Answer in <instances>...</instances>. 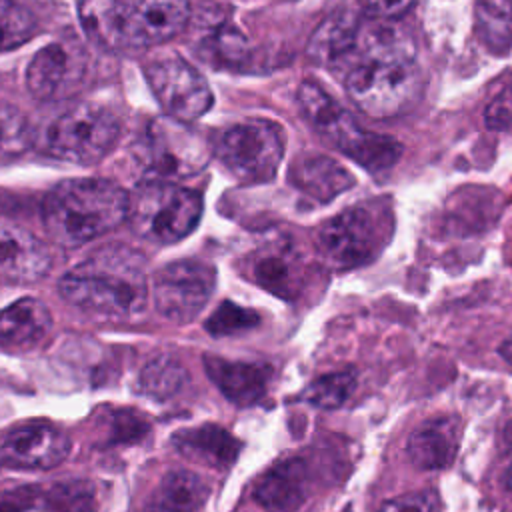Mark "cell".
Returning <instances> with one entry per match:
<instances>
[{"label": "cell", "instance_id": "22", "mask_svg": "<svg viewBox=\"0 0 512 512\" xmlns=\"http://www.w3.org/2000/svg\"><path fill=\"white\" fill-rule=\"evenodd\" d=\"M308 474L302 460H284L272 466L254 486V500L268 512H294L306 498Z\"/></svg>", "mask_w": 512, "mask_h": 512}, {"label": "cell", "instance_id": "12", "mask_svg": "<svg viewBox=\"0 0 512 512\" xmlns=\"http://www.w3.org/2000/svg\"><path fill=\"white\" fill-rule=\"evenodd\" d=\"M146 80L166 116L182 122L200 118L212 106V90L206 78L178 56L158 58L146 66Z\"/></svg>", "mask_w": 512, "mask_h": 512}, {"label": "cell", "instance_id": "16", "mask_svg": "<svg viewBox=\"0 0 512 512\" xmlns=\"http://www.w3.org/2000/svg\"><path fill=\"white\" fill-rule=\"evenodd\" d=\"M204 370L222 396L238 406H254L260 402L266 396L272 378V368L268 364L228 360L214 354L204 356Z\"/></svg>", "mask_w": 512, "mask_h": 512}, {"label": "cell", "instance_id": "29", "mask_svg": "<svg viewBox=\"0 0 512 512\" xmlns=\"http://www.w3.org/2000/svg\"><path fill=\"white\" fill-rule=\"evenodd\" d=\"M32 144L26 116L10 102L0 100V166L20 158Z\"/></svg>", "mask_w": 512, "mask_h": 512}, {"label": "cell", "instance_id": "28", "mask_svg": "<svg viewBox=\"0 0 512 512\" xmlns=\"http://www.w3.org/2000/svg\"><path fill=\"white\" fill-rule=\"evenodd\" d=\"M40 508L44 512H96V486L86 478L56 482L40 494Z\"/></svg>", "mask_w": 512, "mask_h": 512}, {"label": "cell", "instance_id": "9", "mask_svg": "<svg viewBox=\"0 0 512 512\" xmlns=\"http://www.w3.org/2000/svg\"><path fill=\"white\" fill-rule=\"evenodd\" d=\"M384 244V220L368 206L346 208L314 232L318 256L332 268L370 262Z\"/></svg>", "mask_w": 512, "mask_h": 512}, {"label": "cell", "instance_id": "39", "mask_svg": "<svg viewBox=\"0 0 512 512\" xmlns=\"http://www.w3.org/2000/svg\"><path fill=\"white\" fill-rule=\"evenodd\" d=\"M504 484L512 490V458H510V462L504 468Z\"/></svg>", "mask_w": 512, "mask_h": 512}, {"label": "cell", "instance_id": "10", "mask_svg": "<svg viewBox=\"0 0 512 512\" xmlns=\"http://www.w3.org/2000/svg\"><path fill=\"white\" fill-rule=\"evenodd\" d=\"M216 288V270L200 260H176L154 272L152 300L158 314L170 322H192Z\"/></svg>", "mask_w": 512, "mask_h": 512}, {"label": "cell", "instance_id": "32", "mask_svg": "<svg viewBox=\"0 0 512 512\" xmlns=\"http://www.w3.org/2000/svg\"><path fill=\"white\" fill-rule=\"evenodd\" d=\"M260 322L258 314L250 308H242L234 302H222L206 320L204 328L212 336H234L252 330Z\"/></svg>", "mask_w": 512, "mask_h": 512}, {"label": "cell", "instance_id": "4", "mask_svg": "<svg viewBox=\"0 0 512 512\" xmlns=\"http://www.w3.org/2000/svg\"><path fill=\"white\" fill-rule=\"evenodd\" d=\"M342 76L350 100L364 114L376 120H388L408 112L422 90V76L416 58H358Z\"/></svg>", "mask_w": 512, "mask_h": 512}, {"label": "cell", "instance_id": "5", "mask_svg": "<svg viewBox=\"0 0 512 512\" xmlns=\"http://www.w3.org/2000/svg\"><path fill=\"white\" fill-rule=\"evenodd\" d=\"M202 216L198 192L176 182L148 180L128 194V224L152 244H174L188 236Z\"/></svg>", "mask_w": 512, "mask_h": 512}, {"label": "cell", "instance_id": "3", "mask_svg": "<svg viewBox=\"0 0 512 512\" xmlns=\"http://www.w3.org/2000/svg\"><path fill=\"white\" fill-rule=\"evenodd\" d=\"M298 106L308 124L328 144L370 172L390 168L402 154V144L396 138L364 130L348 110L314 82L300 84Z\"/></svg>", "mask_w": 512, "mask_h": 512}, {"label": "cell", "instance_id": "15", "mask_svg": "<svg viewBox=\"0 0 512 512\" xmlns=\"http://www.w3.org/2000/svg\"><path fill=\"white\" fill-rule=\"evenodd\" d=\"M304 254L286 236L260 246L248 258V272L262 288L282 298H294L304 282Z\"/></svg>", "mask_w": 512, "mask_h": 512}, {"label": "cell", "instance_id": "19", "mask_svg": "<svg viewBox=\"0 0 512 512\" xmlns=\"http://www.w3.org/2000/svg\"><path fill=\"white\" fill-rule=\"evenodd\" d=\"M52 328V314L38 298H20L0 310V348L28 350Z\"/></svg>", "mask_w": 512, "mask_h": 512}, {"label": "cell", "instance_id": "14", "mask_svg": "<svg viewBox=\"0 0 512 512\" xmlns=\"http://www.w3.org/2000/svg\"><path fill=\"white\" fill-rule=\"evenodd\" d=\"M132 52L178 36L190 20L188 0H120Z\"/></svg>", "mask_w": 512, "mask_h": 512}, {"label": "cell", "instance_id": "31", "mask_svg": "<svg viewBox=\"0 0 512 512\" xmlns=\"http://www.w3.org/2000/svg\"><path fill=\"white\" fill-rule=\"evenodd\" d=\"M36 32L34 14L18 0H0V50L24 44Z\"/></svg>", "mask_w": 512, "mask_h": 512}, {"label": "cell", "instance_id": "34", "mask_svg": "<svg viewBox=\"0 0 512 512\" xmlns=\"http://www.w3.org/2000/svg\"><path fill=\"white\" fill-rule=\"evenodd\" d=\"M378 512H442V504L434 490H418L384 502Z\"/></svg>", "mask_w": 512, "mask_h": 512}, {"label": "cell", "instance_id": "26", "mask_svg": "<svg viewBox=\"0 0 512 512\" xmlns=\"http://www.w3.org/2000/svg\"><path fill=\"white\" fill-rule=\"evenodd\" d=\"M188 380L184 364L174 354L154 356L138 376V390L158 402L178 394Z\"/></svg>", "mask_w": 512, "mask_h": 512}, {"label": "cell", "instance_id": "8", "mask_svg": "<svg viewBox=\"0 0 512 512\" xmlns=\"http://www.w3.org/2000/svg\"><path fill=\"white\" fill-rule=\"evenodd\" d=\"M120 136L116 114L100 104H78L48 128L50 152L66 162L92 164L104 158Z\"/></svg>", "mask_w": 512, "mask_h": 512}, {"label": "cell", "instance_id": "37", "mask_svg": "<svg viewBox=\"0 0 512 512\" xmlns=\"http://www.w3.org/2000/svg\"><path fill=\"white\" fill-rule=\"evenodd\" d=\"M412 4L414 0H362V12L372 20H396Z\"/></svg>", "mask_w": 512, "mask_h": 512}, {"label": "cell", "instance_id": "2", "mask_svg": "<svg viewBox=\"0 0 512 512\" xmlns=\"http://www.w3.org/2000/svg\"><path fill=\"white\" fill-rule=\"evenodd\" d=\"M126 218L128 194L102 178L64 180L46 194L42 204L44 228L64 248L88 244Z\"/></svg>", "mask_w": 512, "mask_h": 512}, {"label": "cell", "instance_id": "36", "mask_svg": "<svg viewBox=\"0 0 512 512\" xmlns=\"http://www.w3.org/2000/svg\"><path fill=\"white\" fill-rule=\"evenodd\" d=\"M486 124L492 130L512 128V86L500 92L486 108Z\"/></svg>", "mask_w": 512, "mask_h": 512}, {"label": "cell", "instance_id": "21", "mask_svg": "<svg viewBox=\"0 0 512 512\" xmlns=\"http://www.w3.org/2000/svg\"><path fill=\"white\" fill-rule=\"evenodd\" d=\"M288 178L294 188L318 202H328L354 186V176L324 154L300 156L294 160Z\"/></svg>", "mask_w": 512, "mask_h": 512}, {"label": "cell", "instance_id": "1", "mask_svg": "<svg viewBox=\"0 0 512 512\" xmlns=\"http://www.w3.org/2000/svg\"><path fill=\"white\" fill-rule=\"evenodd\" d=\"M58 290L68 304L116 320L140 314L150 294L144 258L120 244L88 254L60 278Z\"/></svg>", "mask_w": 512, "mask_h": 512}, {"label": "cell", "instance_id": "24", "mask_svg": "<svg viewBox=\"0 0 512 512\" xmlns=\"http://www.w3.org/2000/svg\"><path fill=\"white\" fill-rule=\"evenodd\" d=\"M210 486L192 470H170L148 498V512H200Z\"/></svg>", "mask_w": 512, "mask_h": 512}, {"label": "cell", "instance_id": "30", "mask_svg": "<svg viewBox=\"0 0 512 512\" xmlns=\"http://www.w3.org/2000/svg\"><path fill=\"white\" fill-rule=\"evenodd\" d=\"M354 388H356V374L352 370H342V372L324 374L312 380L304 388L302 398L316 408L334 410V408H340L350 398Z\"/></svg>", "mask_w": 512, "mask_h": 512}, {"label": "cell", "instance_id": "18", "mask_svg": "<svg viewBox=\"0 0 512 512\" xmlns=\"http://www.w3.org/2000/svg\"><path fill=\"white\" fill-rule=\"evenodd\" d=\"M462 422L456 416H438L422 422L408 438L406 452L414 466L422 470L448 468L458 452Z\"/></svg>", "mask_w": 512, "mask_h": 512}, {"label": "cell", "instance_id": "25", "mask_svg": "<svg viewBox=\"0 0 512 512\" xmlns=\"http://www.w3.org/2000/svg\"><path fill=\"white\" fill-rule=\"evenodd\" d=\"M78 16L92 42L112 52H132L120 0H80Z\"/></svg>", "mask_w": 512, "mask_h": 512}, {"label": "cell", "instance_id": "17", "mask_svg": "<svg viewBox=\"0 0 512 512\" xmlns=\"http://www.w3.org/2000/svg\"><path fill=\"white\" fill-rule=\"evenodd\" d=\"M50 250L28 230L0 222V276L16 282H34L48 274Z\"/></svg>", "mask_w": 512, "mask_h": 512}, {"label": "cell", "instance_id": "38", "mask_svg": "<svg viewBox=\"0 0 512 512\" xmlns=\"http://www.w3.org/2000/svg\"><path fill=\"white\" fill-rule=\"evenodd\" d=\"M40 490L32 486H20L6 494H0V512H22L32 508L34 502H40Z\"/></svg>", "mask_w": 512, "mask_h": 512}, {"label": "cell", "instance_id": "23", "mask_svg": "<svg viewBox=\"0 0 512 512\" xmlns=\"http://www.w3.org/2000/svg\"><path fill=\"white\" fill-rule=\"evenodd\" d=\"M360 20L350 12H336L326 18L308 42V56L322 66L342 70L354 48Z\"/></svg>", "mask_w": 512, "mask_h": 512}, {"label": "cell", "instance_id": "35", "mask_svg": "<svg viewBox=\"0 0 512 512\" xmlns=\"http://www.w3.org/2000/svg\"><path fill=\"white\" fill-rule=\"evenodd\" d=\"M108 432L114 442H138L142 436H146L148 424L138 412L120 410L112 416Z\"/></svg>", "mask_w": 512, "mask_h": 512}, {"label": "cell", "instance_id": "13", "mask_svg": "<svg viewBox=\"0 0 512 512\" xmlns=\"http://www.w3.org/2000/svg\"><path fill=\"white\" fill-rule=\"evenodd\" d=\"M70 454V438L46 420H28L12 426L0 438V460L14 468L48 470Z\"/></svg>", "mask_w": 512, "mask_h": 512}, {"label": "cell", "instance_id": "27", "mask_svg": "<svg viewBox=\"0 0 512 512\" xmlns=\"http://www.w3.org/2000/svg\"><path fill=\"white\" fill-rule=\"evenodd\" d=\"M476 30L492 52L506 54L512 46V0H478Z\"/></svg>", "mask_w": 512, "mask_h": 512}, {"label": "cell", "instance_id": "6", "mask_svg": "<svg viewBox=\"0 0 512 512\" xmlns=\"http://www.w3.org/2000/svg\"><path fill=\"white\" fill-rule=\"evenodd\" d=\"M212 144L188 122L172 116L154 118L138 146L136 158L152 180L178 182L196 176L208 164Z\"/></svg>", "mask_w": 512, "mask_h": 512}, {"label": "cell", "instance_id": "33", "mask_svg": "<svg viewBox=\"0 0 512 512\" xmlns=\"http://www.w3.org/2000/svg\"><path fill=\"white\" fill-rule=\"evenodd\" d=\"M210 52L214 54V62L236 66L240 60L246 58V40L232 28V30H220L210 40Z\"/></svg>", "mask_w": 512, "mask_h": 512}, {"label": "cell", "instance_id": "11", "mask_svg": "<svg viewBox=\"0 0 512 512\" xmlns=\"http://www.w3.org/2000/svg\"><path fill=\"white\" fill-rule=\"evenodd\" d=\"M88 52L78 40H58L40 48L26 68L28 92L42 102L74 96L88 78Z\"/></svg>", "mask_w": 512, "mask_h": 512}, {"label": "cell", "instance_id": "20", "mask_svg": "<svg viewBox=\"0 0 512 512\" xmlns=\"http://www.w3.org/2000/svg\"><path fill=\"white\" fill-rule=\"evenodd\" d=\"M170 442L184 458L210 468H230L236 462L242 446L226 428L218 424L182 428L172 436Z\"/></svg>", "mask_w": 512, "mask_h": 512}, {"label": "cell", "instance_id": "7", "mask_svg": "<svg viewBox=\"0 0 512 512\" xmlns=\"http://www.w3.org/2000/svg\"><path fill=\"white\" fill-rule=\"evenodd\" d=\"M212 144L216 158L242 182L262 184L276 176L284 156V136L278 124L250 118L222 128Z\"/></svg>", "mask_w": 512, "mask_h": 512}]
</instances>
